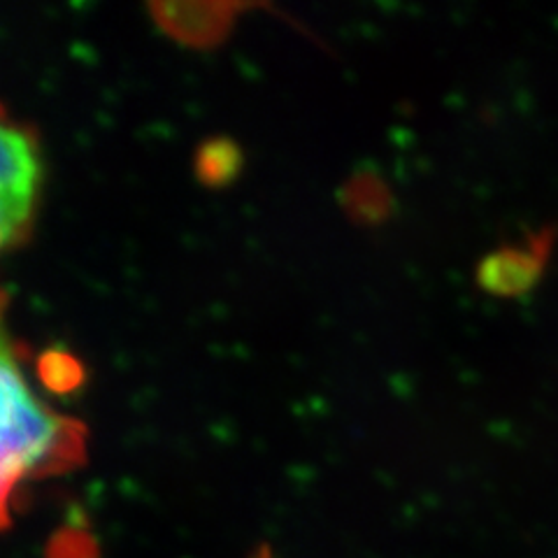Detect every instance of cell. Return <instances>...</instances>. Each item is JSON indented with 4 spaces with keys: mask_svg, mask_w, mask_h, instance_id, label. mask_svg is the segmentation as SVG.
I'll return each instance as SVG.
<instances>
[{
    "mask_svg": "<svg viewBox=\"0 0 558 558\" xmlns=\"http://www.w3.org/2000/svg\"><path fill=\"white\" fill-rule=\"evenodd\" d=\"M40 184L43 161L33 133L0 112V252L31 229Z\"/></svg>",
    "mask_w": 558,
    "mask_h": 558,
    "instance_id": "obj_2",
    "label": "cell"
},
{
    "mask_svg": "<svg viewBox=\"0 0 558 558\" xmlns=\"http://www.w3.org/2000/svg\"><path fill=\"white\" fill-rule=\"evenodd\" d=\"M254 558H272V556H270V551H268V549H260Z\"/></svg>",
    "mask_w": 558,
    "mask_h": 558,
    "instance_id": "obj_3",
    "label": "cell"
},
{
    "mask_svg": "<svg viewBox=\"0 0 558 558\" xmlns=\"http://www.w3.org/2000/svg\"><path fill=\"white\" fill-rule=\"evenodd\" d=\"M86 430L51 408L24 368L0 291V529L10 526L20 492L84 461Z\"/></svg>",
    "mask_w": 558,
    "mask_h": 558,
    "instance_id": "obj_1",
    "label": "cell"
}]
</instances>
